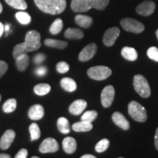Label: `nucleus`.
Instances as JSON below:
<instances>
[{
	"mask_svg": "<svg viewBox=\"0 0 158 158\" xmlns=\"http://www.w3.org/2000/svg\"><path fill=\"white\" fill-rule=\"evenodd\" d=\"M0 158H10V155L7 154H0Z\"/></svg>",
	"mask_w": 158,
	"mask_h": 158,
	"instance_id": "c03bdc74",
	"label": "nucleus"
},
{
	"mask_svg": "<svg viewBox=\"0 0 158 158\" xmlns=\"http://www.w3.org/2000/svg\"><path fill=\"white\" fill-rule=\"evenodd\" d=\"M63 149L66 153L73 154L77 149L76 141L72 137H66L62 141Z\"/></svg>",
	"mask_w": 158,
	"mask_h": 158,
	"instance_id": "f3484780",
	"label": "nucleus"
},
{
	"mask_svg": "<svg viewBox=\"0 0 158 158\" xmlns=\"http://www.w3.org/2000/svg\"><path fill=\"white\" fill-rule=\"evenodd\" d=\"M110 145V141L109 140L104 138L102 139L101 141H100L95 146V151L98 153L103 152L106 150L108 149V148L109 147Z\"/></svg>",
	"mask_w": 158,
	"mask_h": 158,
	"instance_id": "2f4dec72",
	"label": "nucleus"
},
{
	"mask_svg": "<svg viewBox=\"0 0 158 158\" xmlns=\"http://www.w3.org/2000/svg\"><path fill=\"white\" fill-rule=\"evenodd\" d=\"M47 70H47V68H45V67L40 66L38 67V68L35 70V74L38 76H44L47 73Z\"/></svg>",
	"mask_w": 158,
	"mask_h": 158,
	"instance_id": "4c0bfd02",
	"label": "nucleus"
},
{
	"mask_svg": "<svg viewBox=\"0 0 158 158\" xmlns=\"http://www.w3.org/2000/svg\"><path fill=\"white\" fill-rule=\"evenodd\" d=\"M112 71L106 66H94L87 70V75L90 78L96 81H102L110 76Z\"/></svg>",
	"mask_w": 158,
	"mask_h": 158,
	"instance_id": "39448f33",
	"label": "nucleus"
},
{
	"mask_svg": "<svg viewBox=\"0 0 158 158\" xmlns=\"http://www.w3.org/2000/svg\"><path fill=\"white\" fill-rule=\"evenodd\" d=\"M59 144L54 138H47L41 143L39 151L41 153H54L59 150Z\"/></svg>",
	"mask_w": 158,
	"mask_h": 158,
	"instance_id": "1a4fd4ad",
	"label": "nucleus"
},
{
	"mask_svg": "<svg viewBox=\"0 0 158 158\" xmlns=\"http://www.w3.org/2000/svg\"><path fill=\"white\" fill-rule=\"evenodd\" d=\"M98 116V112L96 110H88L85 112L81 116V120L89 122H92L95 120Z\"/></svg>",
	"mask_w": 158,
	"mask_h": 158,
	"instance_id": "473e14b6",
	"label": "nucleus"
},
{
	"mask_svg": "<svg viewBox=\"0 0 158 158\" xmlns=\"http://www.w3.org/2000/svg\"><path fill=\"white\" fill-rule=\"evenodd\" d=\"M41 11L51 15L60 14L66 8V0H34Z\"/></svg>",
	"mask_w": 158,
	"mask_h": 158,
	"instance_id": "f03ea898",
	"label": "nucleus"
},
{
	"mask_svg": "<svg viewBox=\"0 0 158 158\" xmlns=\"http://www.w3.org/2000/svg\"><path fill=\"white\" fill-rule=\"evenodd\" d=\"M56 71L59 73L63 74L65 73L68 72L69 69H70V66L67 62H59L56 66Z\"/></svg>",
	"mask_w": 158,
	"mask_h": 158,
	"instance_id": "f704fd0d",
	"label": "nucleus"
},
{
	"mask_svg": "<svg viewBox=\"0 0 158 158\" xmlns=\"http://www.w3.org/2000/svg\"><path fill=\"white\" fill-rule=\"evenodd\" d=\"M57 127L60 133L68 134L70 132V126L69 121L64 117H60L57 120Z\"/></svg>",
	"mask_w": 158,
	"mask_h": 158,
	"instance_id": "393cba45",
	"label": "nucleus"
},
{
	"mask_svg": "<svg viewBox=\"0 0 158 158\" xmlns=\"http://www.w3.org/2000/svg\"><path fill=\"white\" fill-rule=\"evenodd\" d=\"M155 146L156 149L158 151V127L157 128L155 132Z\"/></svg>",
	"mask_w": 158,
	"mask_h": 158,
	"instance_id": "a19ab883",
	"label": "nucleus"
},
{
	"mask_svg": "<svg viewBox=\"0 0 158 158\" xmlns=\"http://www.w3.org/2000/svg\"><path fill=\"white\" fill-rule=\"evenodd\" d=\"M119 29L117 27H111L106 31L102 37V42L106 46H112L115 43L116 39L119 36Z\"/></svg>",
	"mask_w": 158,
	"mask_h": 158,
	"instance_id": "9d476101",
	"label": "nucleus"
},
{
	"mask_svg": "<svg viewBox=\"0 0 158 158\" xmlns=\"http://www.w3.org/2000/svg\"><path fill=\"white\" fill-rule=\"evenodd\" d=\"M71 8L76 13H84L93 8L92 0H72Z\"/></svg>",
	"mask_w": 158,
	"mask_h": 158,
	"instance_id": "6e6552de",
	"label": "nucleus"
},
{
	"mask_svg": "<svg viewBox=\"0 0 158 158\" xmlns=\"http://www.w3.org/2000/svg\"><path fill=\"white\" fill-rule=\"evenodd\" d=\"M17 107V101L14 98L8 99V100L4 103L2 106L3 111L6 114H10L13 112Z\"/></svg>",
	"mask_w": 158,
	"mask_h": 158,
	"instance_id": "bb28decb",
	"label": "nucleus"
},
{
	"mask_svg": "<svg viewBox=\"0 0 158 158\" xmlns=\"http://www.w3.org/2000/svg\"><path fill=\"white\" fill-rule=\"evenodd\" d=\"M115 96V89L111 85L106 86L102 91L101 103L104 108H109L113 103Z\"/></svg>",
	"mask_w": 158,
	"mask_h": 158,
	"instance_id": "0eeeda50",
	"label": "nucleus"
},
{
	"mask_svg": "<svg viewBox=\"0 0 158 158\" xmlns=\"http://www.w3.org/2000/svg\"><path fill=\"white\" fill-rule=\"evenodd\" d=\"M2 10H3V7H2V5L1 2H0V13L2 12Z\"/></svg>",
	"mask_w": 158,
	"mask_h": 158,
	"instance_id": "a18cd8bd",
	"label": "nucleus"
},
{
	"mask_svg": "<svg viewBox=\"0 0 158 158\" xmlns=\"http://www.w3.org/2000/svg\"><path fill=\"white\" fill-rule=\"evenodd\" d=\"M5 2L15 9L24 10L27 8V4L25 0H5Z\"/></svg>",
	"mask_w": 158,
	"mask_h": 158,
	"instance_id": "cd10ccee",
	"label": "nucleus"
},
{
	"mask_svg": "<svg viewBox=\"0 0 158 158\" xmlns=\"http://www.w3.org/2000/svg\"><path fill=\"white\" fill-rule=\"evenodd\" d=\"M37 157H35H35H32V158H37Z\"/></svg>",
	"mask_w": 158,
	"mask_h": 158,
	"instance_id": "09e8293b",
	"label": "nucleus"
},
{
	"mask_svg": "<svg viewBox=\"0 0 158 158\" xmlns=\"http://www.w3.org/2000/svg\"><path fill=\"white\" fill-rule=\"evenodd\" d=\"M51 89V86L48 84H39L34 87L35 93L39 96L46 95L50 92Z\"/></svg>",
	"mask_w": 158,
	"mask_h": 158,
	"instance_id": "a878e982",
	"label": "nucleus"
},
{
	"mask_svg": "<svg viewBox=\"0 0 158 158\" xmlns=\"http://www.w3.org/2000/svg\"><path fill=\"white\" fill-rule=\"evenodd\" d=\"M40 40V34L37 31L30 30L27 31L24 42L15 45L13 49V57L16 59L21 55L37 50L41 46Z\"/></svg>",
	"mask_w": 158,
	"mask_h": 158,
	"instance_id": "f257e3e1",
	"label": "nucleus"
},
{
	"mask_svg": "<svg viewBox=\"0 0 158 158\" xmlns=\"http://www.w3.org/2000/svg\"><path fill=\"white\" fill-rule=\"evenodd\" d=\"M133 86L136 92L142 98H147L151 94V89L145 77L142 75H136L133 78Z\"/></svg>",
	"mask_w": 158,
	"mask_h": 158,
	"instance_id": "7ed1b4c3",
	"label": "nucleus"
},
{
	"mask_svg": "<svg viewBox=\"0 0 158 158\" xmlns=\"http://www.w3.org/2000/svg\"><path fill=\"white\" fill-rule=\"evenodd\" d=\"M122 56L128 61H135L138 58V53L135 48L131 47H124L122 49Z\"/></svg>",
	"mask_w": 158,
	"mask_h": 158,
	"instance_id": "412c9836",
	"label": "nucleus"
},
{
	"mask_svg": "<svg viewBox=\"0 0 158 158\" xmlns=\"http://www.w3.org/2000/svg\"><path fill=\"white\" fill-rule=\"evenodd\" d=\"M156 35H157V39H158V29L157 31H156Z\"/></svg>",
	"mask_w": 158,
	"mask_h": 158,
	"instance_id": "49530a36",
	"label": "nucleus"
},
{
	"mask_svg": "<svg viewBox=\"0 0 158 158\" xmlns=\"http://www.w3.org/2000/svg\"><path fill=\"white\" fill-rule=\"evenodd\" d=\"M112 120L118 127L124 130L130 129V122L120 112H114L112 115Z\"/></svg>",
	"mask_w": 158,
	"mask_h": 158,
	"instance_id": "4468645a",
	"label": "nucleus"
},
{
	"mask_svg": "<svg viewBox=\"0 0 158 158\" xmlns=\"http://www.w3.org/2000/svg\"><path fill=\"white\" fill-rule=\"evenodd\" d=\"M156 5L152 1H144L137 6L135 10L136 13L143 16H149L155 12Z\"/></svg>",
	"mask_w": 158,
	"mask_h": 158,
	"instance_id": "f8f14e48",
	"label": "nucleus"
},
{
	"mask_svg": "<svg viewBox=\"0 0 158 158\" xmlns=\"http://www.w3.org/2000/svg\"><path fill=\"white\" fill-rule=\"evenodd\" d=\"M15 59H16L15 64H16L17 68L19 69V70L24 71L27 70L29 63V57L27 54L21 55Z\"/></svg>",
	"mask_w": 158,
	"mask_h": 158,
	"instance_id": "b1692460",
	"label": "nucleus"
},
{
	"mask_svg": "<svg viewBox=\"0 0 158 158\" xmlns=\"http://www.w3.org/2000/svg\"><path fill=\"white\" fill-rule=\"evenodd\" d=\"M60 85L63 89L69 92H74L77 89L76 82L71 78H63L60 81Z\"/></svg>",
	"mask_w": 158,
	"mask_h": 158,
	"instance_id": "aec40b11",
	"label": "nucleus"
},
{
	"mask_svg": "<svg viewBox=\"0 0 158 158\" xmlns=\"http://www.w3.org/2000/svg\"><path fill=\"white\" fill-rule=\"evenodd\" d=\"M8 69V65L5 61H0V78L7 72Z\"/></svg>",
	"mask_w": 158,
	"mask_h": 158,
	"instance_id": "e433bc0d",
	"label": "nucleus"
},
{
	"mask_svg": "<svg viewBox=\"0 0 158 158\" xmlns=\"http://www.w3.org/2000/svg\"><path fill=\"white\" fill-rule=\"evenodd\" d=\"M1 99H2V96H1V94H0V102H1Z\"/></svg>",
	"mask_w": 158,
	"mask_h": 158,
	"instance_id": "de8ad7c7",
	"label": "nucleus"
},
{
	"mask_svg": "<svg viewBox=\"0 0 158 158\" xmlns=\"http://www.w3.org/2000/svg\"><path fill=\"white\" fill-rule=\"evenodd\" d=\"M95 156L92 155H84L81 156V158H95Z\"/></svg>",
	"mask_w": 158,
	"mask_h": 158,
	"instance_id": "37998d69",
	"label": "nucleus"
},
{
	"mask_svg": "<svg viewBox=\"0 0 158 158\" xmlns=\"http://www.w3.org/2000/svg\"><path fill=\"white\" fill-rule=\"evenodd\" d=\"M15 133L13 130H7L2 136L0 140V148L2 149H7L14 141Z\"/></svg>",
	"mask_w": 158,
	"mask_h": 158,
	"instance_id": "ddd939ff",
	"label": "nucleus"
},
{
	"mask_svg": "<svg viewBox=\"0 0 158 158\" xmlns=\"http://www.w3.org/2000/svg\"><path fill=\"white\" fill-rule=\"evenodd\" d=\"M76 23L83 28H89L93 23V20L90 16L84 15H77L75 18Z\"/></svg>",
	"mask_w": 158,
	"mask_h": 158,
	"instance_id": "6ab92c4d",
	"label": "nucleus"
},
{
	"mask_svg": "<svg viewBox=\"0 0 158 158\" xmlns=\"http://www.w3.org/2000/svg\"><path fill=\"white\" fill-rule=\"evenodd\" d=\"M28 155V151L26 149H21L20 151L16 154L15 158H26Z\"/></svg>",
	"mask_w": 158,
	"mask_h": 158,
	"instance_id": "ea45409f",
	"label": "nucleus"
},
{
	"mask_svg": "<svg viewBox=\"0 0 158 158\" xmlns=\"http://www.w3.org/2000/svg\"><path fill=\"white\" fill-rule=\"evenodd\" d=\"M45 54H37V55H35V56L34 57V59H33V61H34L35 64H40V63H42L43 61L45 60Z\"/></svg>",
	"mask_w": 158,
	"mask_h": 158,
	"instance_id": "58836bf2",
	"label": "nucleus"
},
{
	"mask_svg": "<svg viewBox=\"0 0 158 158\" xmlns=\"http://www.w3.org/2000/svg\"><path fill=\"white\" fill-rule=\"evenodd\" d=\"M93 127L92 122H89L86 121H83L81 120V122H76L73 124L72 128L75 132H88L90 131Z\"/></svg>",
	"mask_w": 158,
	"mask_h": 158,
	"instance_id": "a211bd4d",
	"label": "nucleus"
},
{
	"mask_svg": "<svg viewBox=\"0 0 158 158\" xmlns=\"http://www.w3.org/2000/svg\"><path fill=\"white\" fill-rule=\"evenodd\" d=\"M29 133H30L31 141L37 140L40 137L41 133L38 124L37 123H31L29 127Z\"/></svg>",
	"mask_w": 158,
	"mask_h": 158,
	"instance_id": "c85d7f7f",
	"label": "nucleus"
},
{
	"mask_svg": "<svg viewBox=\"0 0 158 158\" xmlns=\"http://www.w3.org/2000/svg\"><path fill=\"white\" fill-rule=\"evenodd\" d=\"M45 45L51 48H55L59 49H64L68 45V43L66 41L58 40L54 39H46L44 41Z\"/></svg>",
	"mask_w": 158,
	"mask_h": 158,
	"instance_id": "5701e85b",
	"label": "nucleus"
},
{
	"mask_svg": "<svg viewBox=\"0 0 158 158\" xmlns=\"http://www.w3.org/2000/svg\"><path fill=\"white\" fill-rule=\"evenodd\" d=\"M63 29V22L61 19H57L53 22L52 24L50 27L49 31L50 33L52 35H57Z\"/></svg>",
	"mask_w": 158,
	"mask_h": 158,
	"instance_id": "c756f323",
	"label": "nucleus"
},
{
	"mask_svg": "<svg viewBox=\"0 0 158 158\" xmlns=\"http://www.w3.org/2000/svg\"><path fill=\"white\" fill-rule=\"evenodd\" d=\"M15 18L20 23L23 25H27L31 22V16L29 13L23 11H20L16 13Z\"/></svg>",
	"mask_w": 158,
	"mask_h": 158,
	"instance_id": "7c9ffc66",
	"label": "nucleus"
},
{
	"mask_svg": "<svg viewBox=\"0 0 158 158\" xmlns=\"http://www.w3.org/2000/svg\"><path fill=\"white\" fill-rule=\"evenodd\" d=\"M92 2H93V8L99 10H104L109 4V0H92Z\"/></svg>",
	"mask_w": 158,
	"mask_h": 158,
	"instance_id": "72a5a7b5",
	"label": "nucleus"
},
{
	"mask_svg": "<svg viewBox=\"0 0 158 158\" xmlns=\"http://www.w3.org/2000/svg\"><path fill=\"white\" fill-rule=\"evenodd\" d=\"M64 37L70 40H80L84 37V32L79 29L69 28L65 31Z\"/></svg>",
	"mask_w": 158,
	"mask_h": 158,
	"instance_id": "4be33fe9",
	"label": "nucleus"
},
{
	"mask_svg": "<svg viewBox=\"0 0 158 158\" xmlns=\"http://www.w3.org/2000/svg\"><path fill=\"white\" fill-rule=\"evenodd\" d=\"M87 106V102L84 100H77L74 101L69 107V111L73 115L78 116L81 114L82 112L85 110Z\"/></svg>",
	"mask_w": 158,
	"mask_h": 158,
	"instance_id": "2eb2a0df",
	"label": "nucleus"
},
{
	"mask_svg": "<svg viewBox=\"0 0 158 158\" xmlns=\"http://www.w3.org/2000/svg\"><path fill=\"white\" fill-rule=\"evenodd\" d=\"M147 56L149 59L158 62V48L156 47H150L147 50Z\"/></svg>",
	"mask_w": 158,
	"mask_h": 158,
	"instance_id": "c9c22d12",
	"label": "nucleus"
},
{
	"mask_svg": "<svg viewBox=\"0 0 158 158\" xmlns=\"http://www.w3.org/2000/svg\"><path fill=\"white\" fill-rule=\"evenodd\" d=\"M4 31H5V26L2 24V23L0 22V38L2 36Z\"/></svg>",
	"mask_w": 158,
	"mask_h": 158,
	"instance_id": "79ce46f5",
	"label": "nucleus"
},
{
	"mask_svg": "<svg viewBox=\"0 0 158 158\" xmlns=\"http://www.w3.org/2000/svg\"><path fill=\"white\" fill-rule=\"evenodd\" d=\"M29 117L31 120H40L44 116V108L40 104L32 106L29 110Z\"/></svg>",
	"mask_w": 158,
	"mask_h": 158,
	"instance_id": "dca6fc26",
	"label": "nucleus"
},
{
	"mask_svg": "<svg viewBox=\"0 0 158 158\" xmlns=\"http://www.w3.org/2000/svg\"><path fill=\"white\" fill-rule=\"evenodd\" d=\"M120 24L124 30L130 31L133 33H141L144 30V25L143 23L139 22L137 20L130 19V18H125L122 19Z\"/></svg>",
	"mask_w": 158,
	"mask_h": 158,
	"instance_id": "423d86ee",
	"label": "nucleus"
},
{
	"mask_svg": "<svg viewBox=\"0 0 158 158\" xmlns=\"http://www.w3.org/2000/svg\"><path fill=\"white\" fill-rule=\"evenodd\" d=\"M97 50H98V46L95 43H90L81 51L78 55V60L81 62H87L94 57L96 54Z\"/></svg>",
	"mask_w": 158,
	"mask_h": 158,
	"instance_id": "9b49d317",
	"label": "nucleus"
},
{
	"mask_svg": "<svg viewBox=\"0 0 158 158\" xmlns=\"http://www.w3.org/2000/svg\"><path fill=\"white\" fill-rule=\"evenodd\" d=\"M128 113L136 122H144L147 118V110L142 105L136 101H131L128 104Z\"/></svg>",
	"mask_w": 158,
	"mask_h": 158,
	"instance_id": "20e7f679",
	"label": "nucleus"
}]
</instances>
